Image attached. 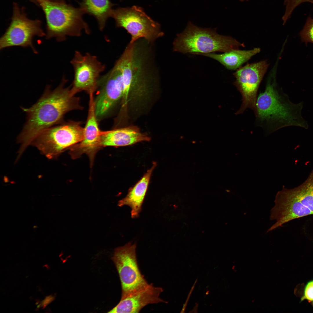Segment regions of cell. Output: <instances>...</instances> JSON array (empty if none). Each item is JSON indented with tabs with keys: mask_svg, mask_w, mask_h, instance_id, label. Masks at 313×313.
Listing matches in <instances>:
<instances>
[{
	"mask_svg": "<svg viewBox=\"0 0 313 313\" xmlns=\"http://www.w3.org/2000/svg\"><path fill=\"white\" fill-rule=\"evenodd\" d=\"M260 51L259 48H255L248 50H235L220 54L212 52L201 54L199 55L214 59L223 65L227 69L234 70L239 68L243 64Z\"/></svg>",
	"mask_w": 313,
	"mask_h": 313,
	"instance_id": "17",
	"label": "cell"
},
{
	"mask_svg": "<svg viewBox=\"0 0 313 313\" xmlns=\"http://www.w3.org/2000/svg\"><path fill=\"white\" fill-rule=\"evenodd\" d=\"M274 203L270 218L276 221L267 232L294 219L313 215V169L299 186L292 189L283 186L277 193Z\"/></svg>",
	"mask_w": 313,
	"mask_h": 313,
	"instance_id": "3",
	"label": "cell"
},
{
	"mask_svg": "<svg viewBox=\"0 0 313 313\" xmlns=\"http://www.w3.org/2000/svg\"><path fill=\"white\" fill-rule=\"evenodd\" d=\"M306 299L309 302L313 301V280L308 282L304 288V294L301 301Z\"/></svg>",
	"mask_w": 313,
	"mask_h": 313,
	"instance_id": "21",
	"label": "cell"
},
{
	"mask_svg": "<svg viewBox=\"0 0 313 313\" xmlns=\"http://www.w3.org/2000/svg\"><path fill=\"white\" fill-rule=\"evenodd\" d=\"M136 243L129 242L115 248L112 259L120 279L121 296L146 284L148 283L141 274L136 257Z\"/></svg>",
	"mask_w": 313,
	"mask_h": 313,
	"instance_id": "10",
	"label": "cell"
},
{
	"mask_svg": "<svg viewBox=\"0 0 313 313\" xmlns=\"http://www.w3.org/2000/svg\"><path fill=\"white\" fill-rule=\"evenodd\" d=\"M42 22L38 19L29 18L23 7L14 2L10 24L0 39V49L14 46L29 47L35 53L32 40L35 36H46L41 28Z\"/></svg>",
	"mask_w": 313,
	"mask_h": 313,
	"instance_id": "8",
	"label": "cell"
},
{
	"mask_svg": "<svg viewBox=\"0 0 313 313\" xmlns=\"http://www.w3.org/2000/svg\"><path fill=\"white\" fill-rule=\"evenodd\" d=\"M93 93L90 94V102L88 115L84 128V137L82 140L69 149L72 158L75 159L82 154H85L88 157L92 166L95 155L102 147L101 145V132L98 126L94 105Z\"/></svg>",
	"mask_w": 313,
	"mask_h": 313,
	"instance_id": "12",
	"label": "cell"
},
{
	"mask_svg": "<svg viewBox=\"0 0 313 313\" xmlns=\"http://www.w3.org/2000/svg\"><path fill=\"white\" fill-rule=\"evenodd\" d=\"M300 35L302 42L313 43V19L310 17L307 19Z\"/></svg>",
	"mask_w": 313,
	"mask_h": 313,
	"instance_id": "19",
	"label": "cell"
},
{
	"mask_svg": "<svg viewBox=\"0 0 313 313\" xmlns=\"http://www.w3.org/2000/svg\"><path fill=\"white\" fill-rule=\"evenodd\" d=\"M43 11L46 21V39L55 38L59 42L65 41L67 36L79 37L83 32L90 34V30L83 20L85 13L64 1L32 0Z\"/></svg>",
	"mask_w": 313,
	"mask_h": 313,
	"instance_id": "2",
	"label": "cell"
},
{
	"mask_svg": "<svg viewBox=\"0 0 313 313\" xmlns=\"http://www.w3.org/2000/svg\"><path fill=\"white\" fill-rule=\"evenodd\" d=\"M52 1H64V0H50Z\"/></svg>",
	"mask_w": 313,
	"mask_h": 313,
	"instance_id": "22",
	"label": "cell"
},
{
	"mask_svg": "<svg viewBox=\"0 0 313 313\" xmlns=\"http://www.w3.org/2000/svg\"><path fill=\"white\" fill-rule=\"evenodd\" d=\"M98 88L99 93L94 100L97 119L106 115L123 97V89L119 81L108 72L100 77Z\"/></svg>",
	"mask_w": 313,
	"mask_h": 313,
	"instance_id": "14",
	"label": "cell"
},
{
	"mask_svg": "<svg viewBox=\"0 0 313 313\" xmlns=\"http://www.w3.org/2000/svg\"><path fill=\"white\" fill-rule=\"evenodd\" d=\"M80 4L85 13L94 17L100 30H103L108 19L111 17L114 5L110 0H82Z\"/></svg>",
	"mask_w": 313,
	"mask_h": 313,
	"instance_id": "18",
	"label": "cell"
},
{
	"mask_svg": "<svg viewBox=\"0 0 313 313\" xmlns=\"http://www.w3.org/2000/svg\"><path fill=\"white\" fill-rule=\"evenodd\" d=\"M111 17L114 19L117 27L124 28L131 35L130 43L141 38L153 43L164 35L160 24L148 16L141 7L134 6L113 9Z\"/></svg>",
	"mask_w": 313,
	"mask_h": 313,
	"instance_id": "7",
	"label": "cell"
},
{
	"mask_svg": "<svg viewBox=\"0 0 313 313\" xmlns=\"http://www.w3.org/2000/svg\"><path fill=\"white\" fill-rule=\"evenodd\" d=\"M83 137L84 128L79 123L71 122L46 129L31 144L47 158L52 159L80 142Z\"/></svg>",
	"mask_w": 313,
	"mask_h": 313,
	"instance_id": "6",
	"label": "cell"
},
{
	"mask_svg": "<svg viewBox=\"0 0 313 313\" xmlns=\"http://www.w3.org/2000/svg\"><path fill=\"white\" fill-rule=\"evenodd\" d=\"M269 65L266 61L248 64L233 74L236 78L233 84L242 97V103L236 115L243 113L247 108L254 111L259 87Z\"/></svg>",
	"mask_w": 313,
	"mask_h": 313,
	"instance_id": "9",
	"label": "cell"
},
{
	"mask_svg": "<svg viewBox=\"0 0 313 313\" xmlns=\"http://www.w3.org/2000/svg\"><path fill=\"white\" fill-rule=\"evenodd\" d=\"M67 80L63 76L61 84L54 90L47 85L40 98L31 107H21L27 115L26 121L18 137L21 144L20 156L34 139L46 129L60 123L66 113L81 108L79 99L71 89L65 88Z\"/></svg>",
	"mask_w": 313,
	"mask_h": 313,
	"instance_id": "1",
	"label": "cell"
},
{
	"mask_svg": "<svg viewBox=\"0 0 313 313\" xmlns=\"http://www.w3.org/2000/svg\"><path fill=\"white\" fill-rule=\"evenodd\" d=\"M70 63L74 70L72 92L74 94L82 90L94 93L97 88L100 75L105 70V65L96 56L89 53L83 55L78 51L75 52Z\"/></svg>",
	"mask_w": 313,
	"mask_h": 313,
	"instance_id": "11",
	"label": "cell"
},
{
	"mask_svg": "<svg viewBox=\"0 0 313 313\" xmlns=\"http://www.w3.org/2000/svg\"><path fill=\"white\" fill-rule=\"evenodd\" d=\"M274 79L268 80L264 91L257 97L253 111L256 125L267 134L288 125L290 120V108Z\"/></svg>",
	"mask_w": 313,
	"mask_h": 313,
	"instance_id": "5",
	"label": "cell"
},
{
	"mask_svg": "<svg viewBox=\"0 0 313 313\" xmlns=\"http://www.w3.org/2000/svg\"><path fill=\"white\" fill-rule=\"evenodd\" d=\"M161 287L148 283L141 287L121 296L119 303L108 313H139L146 305L150 304L167 303L161 298L163 292Z\"/></svg>",
	"mask_w": 313,
	"mask_h": 313,
	"instance_id": "13",
	"label": "cell"
},
{
	"mask_svg": "<svg viewBox=\"0 0 313 313\" xmlns=\"http://www.w3.org/2000/svg\"><path fill=\"white\" fill-rule=\"evenodd\" d=\"M239 0L241 1H248V0Z\"/></svg>",
	"mask_w": 313,
	"mask_h": 313,
	"instance_id": "23",
	"label": "cell"
},
{
	"mask_svg": "<svg viewBox=\"0 0 313 313\" xmlns=\"http://www.w3.org/2000/svg\"><path fill=\"white\" fill-rule=\"evenodd\" d=\"M156 165V162H153L151 167L133 187L129 189L126 196L118 201L119 206L127 205L131 208L132 218H137L141 210L151 175Z\"/></svg>",
	"mask_w": 313,
	"mask_h": 313,
	"instance_id": "16",
	"label": "cell"
},
{
	"mask_svg": "<svg viewBox=\"0 0 313 313\" xmlns=\"http://www.w3.org/2000/svg\"><path fill=\"white\" fill-rule=\"evenodd\" d=\"M150 140V138L148 135L141 132L138 128L134 126L101 132V145L102 148L128 146Z\"/></svg>",
	"mask_w": 313,
	"mask_h": 313,
	"instance_id": "15",
	"label": "cell"
},
{
	"mask_svg": "<svg viewBox=\"0 0 313 313\" xmlns=\"http://www.w3.org/2000/svg\"><path fill=\"white\" fill-rule=\"evenodd\" d=\"M311 304L313 306V301L311 302Z\"/></svg>",
	"mask_w": 313,
	"mask_h": 313,
	"instance_id": "24",
	"label": "cell"
},
{
	"mask_svg": "<svg viewBox=\"0 0 313 313\" xmlns=\"http://www.w3.org/2000/svg\"><path fill=\"white\" fill-rule=\"evenodd\" d=\"M216 29L199 27L189 21L184 31L177 34L173 43V51L199 55L225 52L245 46L230 36L219 34Z\"/></svg>",
	"mask_w": 313,
	"mask_h": 313,
	"instance_id": "4",
	"label": "cell"
},
{
	"mask_svg": "<svg viewBox=\"0 0 313 313\" xmlns=\"http://www.w3.org/2000/svg\"><path fill=\"white\" fill-rule=\"evenodd\" d=\"M306 2L313 3V0H284L286 8L285 13L282 17L283 24L285 23L296 7L301 3Z\"/></svg>",
	"mask_w": 313,
	"mask_h": 313,
	"instance_id": "20",
	"label": "cell"
}]
</instances>
